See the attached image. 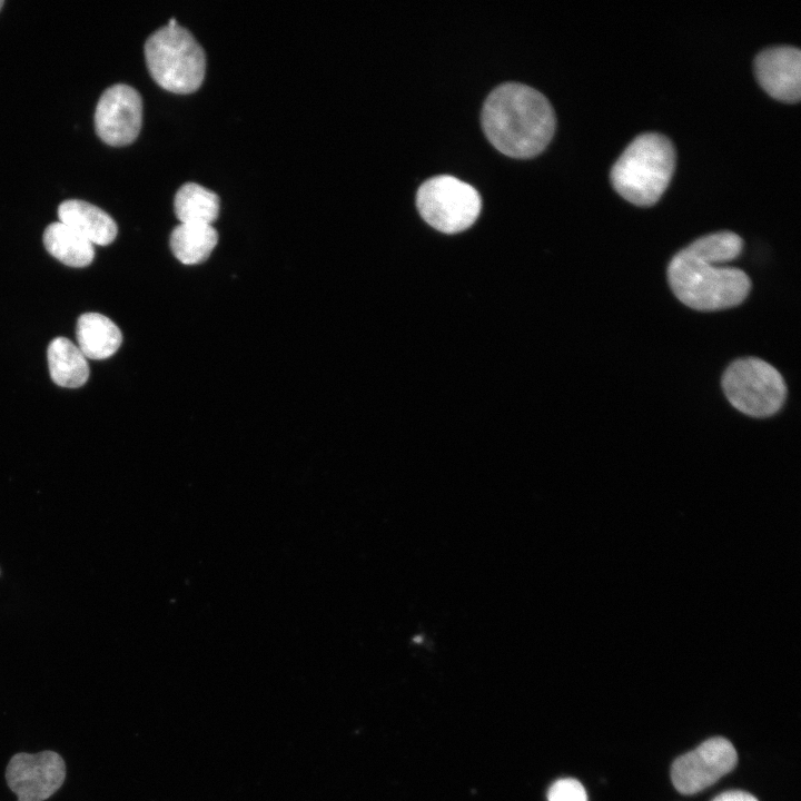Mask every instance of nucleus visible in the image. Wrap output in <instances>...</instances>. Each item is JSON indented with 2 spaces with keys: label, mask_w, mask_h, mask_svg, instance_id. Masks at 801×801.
<instances>
[{
  "label": "nucleus",
  "mask_w": 801,
  "mask_h": 801,
  "mask_svg": "<svg viewBox=\"0 0 801 801\" xmlns=\"http://www.w3.org/2000/svg\"><path fill=\"white\" fill-rule=\"evenodd\" d=\"M482 126L490 142L513 158H531L545 149L555 130L548 100L522 83H504L486 98Z\"/></svg>",
  "instance_id": "f257e3e1"
},
{
  "label": "nucleus",
  "mask_w": 801,
  "mask_h": 801,
  "mask_svg": "<svg viewBox=\"0 0 801 801\" xmlns=\"http://www.w3.org/2000/svg\"><path fill=\"white\" fill-rule=\"evenodd\" d=\"M675 167L672 142L657 132L636 136L611 169L613 188L636 206L654 205L665 191Z\"/></svg>",
  "instance_id": "f03ea898"
},
{
  "label": "nucleus",
  "mask_w": 801,
  "mask_h": 801,
  "mask_svg": "<svg viewBox=\"0 0 801 801\" xmlns=\"http://www.w3.org/2000/svg\"><path fill=\"white\" fill-rule=\"evenodd\" d=\"M668 280L676 298L696 310L734 307L746 298L751 288L743 270L710 264L684 248L671 259Z\"/></svg>",
  "instance_id": "7ed1b4c3"
},
{
  "label": "nucleus",
  "mask_w": 801,
  "mask_h": 801,
  "mask_svg": "<svg viewBox=\"0 0 801 801\" xmlns=\"http://www.w3.org/2000/svg\"><path fill=\"white\" fill-rule=\"evenodd\" d=\"M145 58L152 79L170 92L190 93L202 83L205 51L191 32L179 26L175 18H170L167 26L148 37Z\"/></svg>",
  "instance_id": "20e7f679"
},
{
  "label": "nucleus",
  "mask_w": 801,
  "mask_h": 801,
  "mask_svg": "<svg viewBox=\"0 0 801 801\" xmlns=\"http://www.w3.org/2000/svg\"><path fill=\"white\" fill-rule=\"evenodd\" d=\"M722 387L732 406L752 417L775 414L787 395L781 374L754 357L734 360L723 374Z\"/></svg>",
  "instance_id": "39448f33"
},
{
  "label": "nucleus",
  "mask_w": 801,
  "mask_h": 801,
  "mask_svg": "<svg viewBox=\"0 0 801 801\" xmlns=\"http://www.w3.org/2000/svg\"><path fill=\"white\" fill-rule=\"evenodd\" d=\"M416 205L422 218L433 228L455 234L474 224L482 200L474 187L444 175L433 177L419 187Z\"/></svg>",
  "instance_id": "423d86ee"
},
{
  "label": "nucleus",
  "mask_w": 801,
  "mask_h": 801,
  "mask_svg": "<svg viewBox=\"0 0 801 801\" xmlns=\"http://www.w3.org/2000/svg\"><path fill=\"white\" fill-rule=\"evenodd\" d=\"M738 753L725 738L714 736L679 756L671 767V780L682 794L698 793L731 772Z\"/></svg>",
  "instance_id": "0eeeda50"
},
{
  "label": "nucleus",
  "mask_w": 801,
  "mask_h": 801,
  "mask_svg": "<svg viewBox=\"0 0 801 801\" xmlns=\"http://www.w3.org/2000/svg\"><path fill=\"white\" fill-rule=\"evenodd\" d=\"M66 765L53 751L14 754L6 769V780L17 801H44L63 783Z\"/></svg>",
  "instance_id": "6e6552de"
},
{
  "label": "nucleus",
  "mask_w": 801,
  "mask_h": 801,
  "mask_svg": "<svg viewBox=\"0 0 801 801\" xmlns=\"http://www.w3.org/2000/svg\"><path fill=\"white\" fill-rule=\"evenodd\" d=\"M141 123L142 100L135 88L117 83L103 91L95 112L96 131L103 142L129 145L138 137Z\"/></svg>",
  "instance_id": "1a4fd4ad"
},
{
  "label": "nucleus",
  "mask_w": 801,
  "mask_h": 801,
  "mask_svg": "<svg viewBox=\"0 0 801 801\" xmlns=\"http://www.w3.org/2000/svg\"><path fill=\"white\" fill-rule=\"evenodd\" d=\"M760 86L772 98L797 102L801 97V52L795 47L779 46L761 51L754 60Z\"/></svg>",
  "instance_id": "9d476101"
},
{
  "label": "nucleus",
  "mask_w": 801,
  "mask_h": 801,
  "mask_svg": "<svg viewBox=\"0 0 801 801\" xmlns=\"http://www.w3.org/2000/svg\"><path fill=\"white\" fill-rule=\"evenodd\" d=\"M59 221L67 225L92 245L107 246L118 234L113 218L99 207L79 199L62 201L58 207Z\"/></svg>",
  "instance_id": "9b49d317"
},
{
  "label": "nucleus",
  "mask_w": 801,
  "mask_h": 801,
  "mask_svg": "<svg viewBox=\"0 0 801 801\" xmlns=\"http://www.w3.org/2000/svg\"><path fill=\"white\" fill-rule=\"evenodd\" d=\"M76 336L79 349L90 359L112 356L122 342L119 327L98 313H86L78 318Z\"/></svg>",
  "instance_id": "f8f14e48"
},
{
  "label": "nucleus",
  "mask_w": 801,
  "mask_h": 801,
  "mask_svg": "<svg viewBox=\"0 0 801 801\" xmlns=\"http://www.w3.org/2000/svg\"><path fill=\"white\" fill-rule=\"evenodd\" d=\"M51 379L58 386L78 388L89 378L87 358L78 346L66 337L52 339L47 349Z\"/></svg>",
  "instance_id": "ddd939ff"
},
{
  "label": "nucleus",
  "mask_w": 801,
  "mask_h": 801,
  "mask_svg": "<svg viewBox=\"0 0 801 801\" xmlns=\"http://www.w3.org/2000/svg\"><path fill=\"white\" fill-rule=\"evenodd\" d=\"M218 243V233L212 225L180 222L170 234L174 256L185 265L205 261Z\"/></svg>",
  "instance_id": "4468645a"
},
{
  "label": "nucleus",
  "mask_w": 801,
  "mask_h": 801,
  "mask_svg": "<svg viewBox=\"0 0 801 801\" xmlns=\"http://www.w3.org/2000/svg\"><path fill=\"white\" fill-rule=\"evenodd\" d=\"M43 245L51 256L70 267H86L95 257L93 245L60 221L46 228Z\"/></svg>",
  "instance_id": "2eb2a0df"
},
{
  "label": "nucleus",
  "mask_w": 801,
  "mask_h": 801,
  "mask_svg": "<svg viewBox=\"0 0 801 801\" xmlns=\"http://www.w3.org/2000/svg\"><path fill=\"white\" fill-rule=\"evenodd\" d=\"M219 197L196 182L184 184L176 192L174 209L180 222L208 224L217 219Z\"/></svg>",
  "instance_id": "dca6fc26"
},
{
  "label": "nucleus",
  "mask_w": 801,
  "mask_h": 801,
  "mask_svg": "<svg viewBox=\"0 0 801 801\" xmlns=\"http://www.w3.org/2000/svg\"><path fill=\"white\" fill-rule=\"evenodd\" d=\"M742 238L732 231H719L695 239L684 249L691 255L719 265L738 257L742 250Z\"/></svg>",
  "instance_id": "f3484780"
},
{
  "label": "nucleus",
  "mask_w": 801,
  "mask_h": 801,
  "mask_svg": "<svg viewBox=\"0 0 801 801\" xmlns=\"http://www.w3.org/2000/svg\"><path fill=\"white\" fill-rule=\"evenodd\" d=\"M548 801H589L583 784L573 778H563L550 787L547 791Z\"/></svg>",
  "instance_id": "a211bd4d"
},
{
  "label": "nucleus",
  "mask_w": 801,
  "mask_h": 801,
  "mask_svg": "<svg viewBox=\"0 0 801 801\" xmlns=\"http://www.w3.org/2000/svg\"><path fill=\"white\" fill-rule=\"evenodd\" d=\"M712 801H759L749 792L740 790L725 791L718 794Z\"/></svg>",
  "instance_id": "6ab92c4d"
},
{
  "label": "nucleus",
  "mask_w": 801,
  "mask_h": 801,
  "mask_svg": "<svg viewBox=\"0 0 801 801\" xmlns=\"http://www.w3.org/2000/svg\"><path fill=\"white\" fill-rule=\"evenodd\" d=\"M2 6H3V0H0V9H1Z\"/></svg>",
  "instance_id": "aec40b11"
}]
</instances>
